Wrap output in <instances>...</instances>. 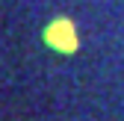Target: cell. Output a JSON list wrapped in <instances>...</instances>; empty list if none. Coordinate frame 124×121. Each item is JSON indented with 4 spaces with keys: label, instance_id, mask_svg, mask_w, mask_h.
Segmentation results:
<instances>
[{
    "label": "cell",
    "instance_id": "1",
    "mask_svg": "<svg viewBox=\"0 0 124 121\" xmlns=\"http://www.w3.org/2000/svg\"><path fill=\"white\" fill-rule=\"evenodd\" d=\"M44 41L59 53H74L77 44H80L77 41V30H74V24L68 18H53L44 27Z\"/></svg>",
    "mask_w": 124,
    "mask_h": 121
}]
</instances>
